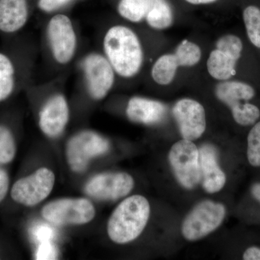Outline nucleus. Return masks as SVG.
<instances>
[{
	"label": "nucleus",
	"mask_w": 260,
	"mask_h": 260,
	"mask_svg": "<svg viewBox=\"0 0 260 260\" xmlns=\"http://www.w3.org/2000/svg\"><path fill=\"white\" fill-rule=\"evenodd\" d=\"M201 58L202 50L198 44L182 41L174 53L162 54L157 59L152 68V78L159 85H170L175 79L179 68L196 66Z\"/></svg>",
	"instance_id": "obj_7"
},
{
	"label": "nucleus",
	"mask_w": 260,
	"mask_h": 260,
	"mask_svg": "<svg viewBox=\"0 0 260 260\" xmlns=\"http://www.w3.org/2000/svg\"><path fill=\"white\" fill-rule=\"evenodd\" d=\"M10 179L8 173L0 169V203L5 199L9 190Z\"/></svg>",
	"instance_id": "obj_26"
},
{
	"label": "nucleus",
	"mask_w": 260,
	"mask_h": 260,
	"mask_svg": "<svg viewBox=\"0 0 260 260\" xmlns=\"http://www.w3.org/2000/svg\"><path fill=\"white\" fill-rule=\"evenodd\" d=\"M28 0H0V34L13 36L28 23Z\"/></svg>",
	"instance_id": "obj_18"
},
{
	"label": "nucleus",
	"mask_w": 260,
	"mask_h": 260,
	"mask_svg": "<svg viewBox=\"0 0 260 260\" xmlns=\"http://www.w3.org/2000/svg\"><path fill=\"white\" fill-rule=\"evenodd\" d=\"M109 150L110 143L107 138L91 130H83L68 140L67 161L73 172L80 174L87 170L93 159L105 155Z\"/></svg>",
	"instance_id": "obj_5"
},
{
	"label": "nucleus",
	"mask_w": 260,
	"mask_h": 260,
	"mask_svg": "<svg viewBox=\"0 0 260 260\" xmlns=\"http://www.w3.org/2000/svg\"><path fill=\"white\" fill-rule=\"evenodd\" d=\"M69 120V105L62 94L56 93L49 97L39 112V127L49 138L60 136Z\"/></svg>",
	"instance_id": "obj_15"
},
{
	"label": "nucleus",
	"mask_w": 260,
	"mask_h": 260,
	"mask_svg": "<svg viewBox=\"0 0 260 260\" xmlns=\"http://www.w3.org/2000/svg\"><path fill=\"white\" fill-rule=\"evenodd\" d=\"M201 180L210 194L219 192L226 184V175L218 164V151L213 145L205 144L199 149Z\"/></svg>",
	"instance_id": "obj_17"
},
{
	"label": "nucleus",
	"mask_w": 260,
	"mask_h": 260,
	"mask_svg": "<svg viewBox=\"0 0 260 260\" xmlns=\"http://www.w3.org/2000/svg\"><path fill=\"white\" fill-rule=\"evenodd\" d=\"M226 209L221 203L203 200L187 214L181 225V234L186 240L195 242L213 233L222 223Z\"/></svg>",
	"instance_id": "obj_6"
},
{
	"label": "nucleus",
	"mask_w": 260,
	"mask_h": 260,
	"mask_svg": "<svg viewBox=\"0 0 260 260\" xmlns=\"http://www.w3.org/2000/svg\"><path fill=\"white\" fill-rule=\"evenodd\" d=\"M13 51L0 49V104L17 91L23 78L20 56Z\"/></svg>",
	"instance_id": "obj_16"
},
{
	"label": "nucleus",
	"mask_w": 260,
	"mask_h": 260,
	"mask_svg": "<svg viewBox=\"0 0 260 260\" xmlns=\"http://www.w3.org/2000/svg\"><path fill=\"white\" fill-rule=\"evenodd\" d=\"M242 20L246 39L260 56V0L243 5Z\"/></svg>",
	"instance_id": "obj_20"
},
{
	"label": "nucleus",
	"mask_w": 260,
	"mask_h": 260,
	"mask_svg": "<svg viewBox=\"0 0 260 260\" xmlns=\"http://www.w3.org/2000/svg\"><path fill=\"white\" fill-rule=\"evenodd\" d=\"M134 186V179L127 173H102L89 179L85 191L95 199L112 201L124 198Z\"/></svg>",
	"instance_id": "obj_13"
},
{
	"label": "nucleus",
	"mask_w": 260,
	"mask_h": 260,
	"mask_svg": "<svg viewBox=\"0 0 260 260\" xmlns=\"http://www.w3.org/2000/svg\"><path fill=\"white\" fill-rule=\"evenodd\" d=\"M71 0H39L38 7L46 13H51L60 9Z\"/></svg>",
	"instance_id": "obj_24"
},
{
	"label": "nucleus",
	"mask_w": 260,
	"mask_h": 260,
	"mask_svg": "<svg viewBox=\"0 0 260 260\" xmlns=\"http://www.w3.org/2000/svg\"><path fill=\"white\" fill-rule=\"evenodd\" d=\"M246 158L251 167L260 168V120L251 126L248 132Z\"/></svg>",
	"instance_id": "obj_22"
},
{
	"label": "nucleus",
	"mask_w": 260,
	"mask_h": 260,
	"mask_svg": "<svg viewBox=\"0 0 260 260\" xmlns=\"http://www.w3.org/2000/svg\"><path fill=\"white\" fill-rule=\"evenodd\" d=\"M81 68L89 95L95 101L107 97L114 86L116 73L104 54L90 53L84 57Z\"/></svg>",
	"instance_id": "obj_12"
},
{
	"label": "nucleus",
	"mask_w": 260,
	"mask_h": 260,
	"mask_svg": "<svg viewBox=\"0 0 260 260\" xmlns=\"http://www.w3.org/2000/svg\"><path fill=\"white\" fill-rule=\"evenodd\" d=\"M119 15L131 23L146 22L150 28L164 30L174 23V12L167 0H120Z\"/></svg>",
	"instance_id": "obj_4"
},
{
	"label": "nucleus",
	"mask_w": 260,
	"mask_h": 260,
	"mask_svg": "<svg viewBox=\"0 0 260 260\" xmlns=\"http://www.w3.org/2000/svg\"><path fill=\"white\" fill-rule=\"evenodd\" d=\"M251 193L253 198L260 203V183H256L251 186Z\"/></svg>",
	"instance_id": "obj_28"
},
{
	"label": "nucleus",
	"mask_w": 260,
	"mask_h": 260,
	"mask_svg": "<svg viewBox=\"0 0 260 260\" xmlns=\"http://www.w3.org/2000/svg\"><path fill=\"white\" fill-rule=\"evenodd\" d=\"M42 214L47 222L54 225H80L93 220L95 208L85 198H62L47 203L42 208Z\"/></svg>",
	"instance_id": "obj_8"
},
{
	"label": "nucleus",
	"mask_w": 260,
	"mask_h": 260,
	"mask_svg": "<svg viewBox=\"0 0 260 260\" xmlns=\"http://www.w3.org/2000/svg\"><path fill=\"white\" fill-rule=\"evenodd\" d=\"M57 256V249L51 241H46L39 244L36 254L37 259H56Z\"/></svg>",
	"instance_id": "obj_23"
},
{
	"label": "nucleus",
	"mask_w": 260,
	"mask_h": 260,
	"mask_svg": "<svg viewBox=\"0 0 260 260\" xmlns=\"http://www.w3.org/2000/svg\"><path fill=\"white\" fill-rule=\"evenodd\" d=\"M169 161L174 176L186 189H194L201 180L199 148L191 140L181 139L169 150Z\"/></svg>",
	"instance_id": "obj_9"
},
{
	"label": "nucleus",
	"mask_w": 260,
	"mask_h": 260,
	"mask_svg": "<svg viewBox=\"0 0 260 260\" xmlns=\"http://www.w3.org/2000/svg\"><path fill=\"white\" fill-rule=\"evenodd\" d=\"M103 48L116 75L129 79L140 73L144 62V51L133 29L122 25L111 27L104 36Z\"/></svg>",
	"instance_id": "obj_1"
},
{
	"label": "nucleus",
	"mask_w": 260,
	"mask_h": 260,
	"mask_svg": "<svg viewBox=\"0 0 260 260\" xmlns=\"http://www.w3.org/2000/svg\"><path fill=\"white\" fill-rule=\"evenodd\" d=\"M47 36L51 54L58 64L64 65L73 60L78 39L69 17L62 14L53 16L48 23Z\"/></svg>",
	"instance_id": "obj_11"
},
{
	"label": "nucleus",
	"mask_w": 260,
	"mask_h": 260,
	"mask_svg": "<svg viewBox=\"0 0 260 260\" xmlns=\"http://www.w3.org/2000/svg\"><path fill=\"white\" fill-rule=\"evenodd\" d=\"M259 88L245 80L233 79L217 84L215 93L230 110L233 120L238 126L250 128L260 120Z\"/></svg>",
	"instance_id": "obj_3"
},
{
	"label": "nucleus",
	"mask_w": 260,
	"mask_h": 260,
	"mask_svg": "<svg viewBox=\"0 0 260 260\" xmlns=\"http://www.w3.org/2000/svg\"><path fill=\"white\" fill-rule=\"evenodd\" d=\"M148 200L140 194L132 195L121 201L109 217L107 234L117 244H126L141 235L150 218Z\"/></svg>",
	"instance_id": "obj_2"
},
{
	"label": "nucleus",
	"mask_w": 260,
	"mask_h": 260,
	"mask_svg": "<svg viewBox=\"0 0 260 260\" xmlns=\"http://www.w3.org/2000/svg\"><path fill=\"white\" fill-rule=\"evenodd\" d=\"M55 179L53 171L46 167L40 168L30 175L18 179L13 184L12 198L24 206H36L51 194Z\"/></svg>",
	"instance_id": "obj_10"
},
{
	"label": "nucleus",
	"mask_w": 260,
	"mask_h": 260,
	"mask_svg": "<svg viewBox=\"0 0 260 260\" xmlns=\"http://www.w3.org/2000/svg\"><path fill=\"white\" fill-rule=\"evenodd\" d=\"M172 113L183 139L194 141L204 134L206 113L204 107L198 101L180 99L174 104Z\"/></svg>",
	"instance_id": "obj_14"
},
{
	"label": "nucleus",
	"mask_w": 260,
	"mask_h": 260,
	"mask_svg": "<svg viewBox=\"0 0 260 260\" xmlns=\"http://www.w3.org/2000/svg\"><path fill=\"white\" fill-rule=\"evenodd\" d=\"M16 155L14 134L7 124L0 123V164L13 161Z\"/></svg>",
	"instance_id": "obj_21"
},
{
	"label": "nucleus",
	"mask_w": 260,
	"mask_h": 260,
	"mask_svg": "<svg viewBox=\"0 0 260 260\" xmlns=\"http://www.w3.org/2000/svg\"><path fill=\"white\" fill-rule=\"evenodd\" d=\"M34 236L37 238L38 242L41 243L46 241H51L54 232L49 225H40L36 228Z\"/></svg>",
	"instance_id": "obj_25"
},
{
	"label": "nucleus",
	"mask_w": 260,
	"mask_h": 260,
	"mask_svg": "<svg viewBox=\"0 0 260 260\" xmlns=\"http://www.w3.org/2000/svg\"><path fill=\"white\" fill-rule=\"evenodd\" d=\"M167 113L164 103L147 98L134 96L128 102L126 114L133 122L153 125L162 121Z\"/></svg>",
	"instance_id": "obj_19"
},
{
	"label": "nucleus",
	"mask_w": 260,
	"mask_h": 260,
	"mask_svg": "<svg viewBox=\"0 0 260 260\" xmlns=\"http://www.w3.org/2000/svg\"><path fill=\"white\" fill-rule=\"evenodd\" d=\"M185 1L192 5H206L215 3L217 0H185Z\"/></svg>",
	"instance_id": "obj_29"
},
{
	"label": "nucleus",
	"mask_w": 260,
	"mask_h": 260,
	"mask_svg": "<svg viewBox=\"0 0 260 260\" xmlns=\"http://www.w3.org/2000/svg\"><path fill=\"white\" fill-rule=\"evenodd\" d=\"M242 259L244 260H260V246H249L243 253Z\"/></svg>",
	"instance_id": "obj_27"
}]
</instances>
